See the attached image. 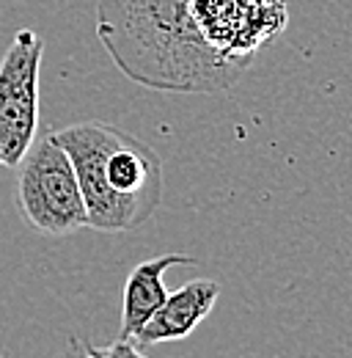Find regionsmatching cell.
<instances>
[{
  "label": "cell",
  "mask_w": 352,
  "mask_h": 358,
  "mask_svg": "<svg viewBox=\"0 0 352 358\" xmlns=\"http://www.w3.org/2000/svg\"><path fill=\"white\" fill-rule=\"evenodd\" d=\"M218 295L220 284L212 278H196V281H187L184 287H179L176 292H168L166 303L135 336V345L152 348V345H163V342L187 339L204 322V317L215 309Z\"/></svg>",
  "instance_id": "6"
},
{
  "label": "cell",
  "mask_w": 352,
  "mask_h": 358,
  "mask_svg": "<svg viewBox=\"0 0 352 358\" xmlns=\"http://www.w3.org/2000/svg\"><path fill=\"white\" fill-rule=\"evenodd\" d=\"M44 39L22 28L0 61V166L14 169L39 130V69Z\"/></svg>",
  "instance_id": "4"
},
{
  "label": "cell",
  "mask_w": 352,
  "mask_h": 358,
  "mask_svg": "<svg viewBox=\"0 0 352 358\" xmlns=\"http://www.w3.org/2000/svg\"><path fill=\"white\" fill-rule=\"evenodd\" d=\"M52 141L75 169L91 229L132 231L157 213L163 201V163L149 143L99 119L55 130Z\"/></svg>",
  "instance_id": "2"
},
{
  "label": "cell",
  "mask_w": 352,
  "mask_h": 358,
  "mask_svg": "<svg viewBox=\"0 0 352 358\" xmlns=\"http://www.w3.org/2000/svg\"><path fill=\"white\" fill-rule=\"evenodd\" d=\"M96 36L132 83L157 91H226L251 64L207 42L187 0H99Z\"/></svg>",
  "instance_id": "1"
},
{
  "label": "cell",
  "mask_w": 352,
  "mask_h": 358,
  "mask_svg": "<svg viewBox=\"0 0 352 358\" xmlns=\"http://www.w3.org/2000/svg\"><path fill=\"white\" fill-rule=\"evenodd\" d=\"M58 358H146L140 353V348L135 342L127 339H116L113 345H105V348H96L86 339H72L69 348L61 353Z\"/></svg>",
  "instance_id": "8"
},
{
  "label": "cell",
  "mask_w": 352,
  "mask_h": 358,
  "mask_svg": "<svg viewBox=\"0 0 352 358\" xmlns=\"http://www.w3.org/2000/svg\"><path fill=\"white\" fill-rule=\"evenodd\" d=\"M17 169V210L31 229L47 237H69L86 229V204L75 169L52 133L36 135Z\"/></svg>",
  "instance_id": "3"
},
{
  "label": "cell",
  "mask_w": 352,
  "mask_h": 358,
  "mask_svg": "<svg viewBox=\"0 0 352 358\" xmlns=\"http://www.w3.org/2000/svg\"><path fill=\"white\" fill-rule=\"evenodd\" d=\"M201 36L226 58L251 61L254 50L272 39L286 11L281 0H187Z\"/></svg>",
  "instance_id": "5"
},
{
  "label": "cell",
  "mask_w": 352,
  "mask_h": 358,
  "mask_svg": "<svg viewBox=\"0 0 352 358\" xmlns=\"http://www.w3.org/2000/svg\"><path fill=\"white\" fill-rule=\"evenodd\" d=\"M174 265H196V259L184 257V254H163V257L146 259V262L132 268V273L127 275V284H124V298H122V331H119V339L135 342L140 328L166 303L168 289L163 284V273L168 268H174Z\"/></svg>",
  "instance_id": "7"
}]
</instances>
